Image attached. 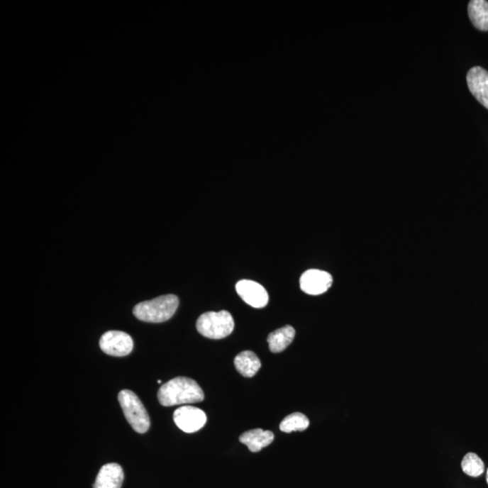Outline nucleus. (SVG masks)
Here are the masks:
<instances>
[{"label":"nucleus","instance_id":"nucleus-8","mask_svg":"<svg viewBox=\"0 0 488 488\" xmlns=\"http://www.w3.org/2000/svg\"><path fill=\"white\" fill-rule=\"evenodd\" d=\"M237 293L247 304L255 309L265 308L269 302L267 290L253 280H240L236 284Z\"/></svg>","mask_w":488,"mask_h":488},{"label":"nucleus","instance_id":"nucleus-18","mask_svg":"<svg viewBox=\"0 0 488 488\" xmlns=\"http://www.w3.org/2000/svg\"><path fill=\"white\" fill-rule=\"evenodd\" d=\"M157 384H161V381H160V380H158V381H157Z\"/></svg>","mask_w":488,"mask_h":488},{"label":"nucleus","instance_id":"nucleus-15","mask_svg":"<svg viewBox=\"0 0 488 488\" xmlns=\"http://www.w3.org/2000/svg\"><path fill=\"white\" fill-rule=\"evenodd\" d=\"M309 426V420L306 415L295 412L287 416L279 425L280 431L290 433L292 431H303Z\"/></svg>","mask_w":488,"mask_h":488},{"label":"nucleus","instance_id":"nucleus-9","mask_svg":"<svg viewBox=\"0 0 488 488\" xmlns=\"http://www.w3.org/2000/svg\"><path fill=\"white\" fill-rule=\"evenodd\" d=\"M467 82L473 96L488 110V72L480 67L471 68L467 72Z\"/></svg>","mask_w":488,"mask_h":488},{"label":"nucleus","instance_id":"nucleus-14","mask_svg":"<svg viewBox=\"0 0 488 488\" xmlns=\"http://www.w3.org/2000/svg\"><path fill=\"white\" fill-rule=\"evenodd\" d=\"M296 331L292 326H286L284 328L277 329L270 333L267 341L269 343L270 350L272 353H279L285 350L294 340Z\"/></svg>","mask_w":488,"mask_h":488},{"label":"nucleus","instance_id":"nucleus-5","mask_svg":"<svg viewBox=\"0 0 488 488\" xmlns=\"http://www.w3.org/2000/svg\"><path fill=\"white\" fill-rule=\"evenodd\" d=\"M133 340L130 335L122 331H108L100 339V348L109 355L126 356L133 350Z\"/></svg>","mask_w":488,"mask_h":488},{"label":"nucleus","instance_id":"nucleus-12","mask_svg":"<svg viewBox=\"0 0 488 488\" xmlns=\"http://www.w3.org/2000/svg\"><path fill=\"white\" fill-rule=\"evenodd\" d=\"M468 16L475 28L488 31V2L486 0H471L467 6Z\"/></svg>","mask_w":488,"mask_h":488},{"label":"nucleus","instance_id":"nucleus-3","mask_svg":"<svg viewBox=\"0 0 488 488\" xmlns=\"http://www.w3.org/2000/svg\"><path fill=\"white\" fill-rule=\"evenodd\" d=\"M197 331L211 339H222L232 334L234 321L228 311L206 312L196 322Z\"/></svg>","mask_w":488,"mask_h":488},{"label":"nucleus","instance_id":"nucleus-7","mask_svg":"<svg viewBox=\"0 0 488 488\" xmlns=\"http://www.w3.org/2000/svg\"><path fill=\"white\" fill-rule=\"evenodd\" d=\"M300 289L309 295H321L328 292L333 283L328 272L321 270H306L299 279Z\"/></svg>","mask_w":488,"mask_h":488},{"label":"nucleus","instance_id":"nucleus-17","mask_svg":"<svg viewBox=\"0 0 488 488\" xmlns=\"http://www.w3.org/2000/svg\"><path fill=\"white\" fill-rule=\"evenodd\" d=\"M487 482L488 484V470H487Z\"/></svg>","mask_w":488,"mask_h":488},{"label":"nucleus","instance_id":"nucleus-1","mask_svg":"<svg viewBox=\"0 0 488 488\" xmlns=\"http://www.w3.org/2000/svg\"><path fill=\"white\" fill-rule=\"evenodd\" d=\"M157 399L161 405L170 407L203 401L204 395L196 381L180 377L163 384L157 392Z\"/></svg>","mask_w":488,"mask_h":488},{"label":"nucleus","instance_id":"nucleus-10","mask_svg":"<svg viewBox=\"0 0 488 488\" xmlns=\"http://www.w3.org/2000/svg\"><path fill=\"white\" fill-rule=\"evenodd\" d=\"M123 479L124 473L120 465L109 463L101 468L94 488H121Z\"/></svg>","mask_w":488,"mask_h":488},{"label":"nucleus","instance_id":"nucleus-6","mask_svg":"<svg viewBox=\"0 0 488 488\" xmlns=\"http://www.w3.org/2000/svg\"><path fill=\"white\" fill-rule=\"evenodd\" d=\"M174 421L184 433H194L206 425L207 417L199 408L182 406L174 412Z\"/></svg>","mask_w":488,"mask_h":488},{"label":"nucleus","instance_id":"nucleus-4","mask_svg":"<svg viewBox=\"0 0 488 488\" xmlns=\"http://www.w3.org/2000/svg\"><path fill=\"white\" fill-rule=\"evenodd\" d=\"M118 399L125 418L133 430L138 433H147L150 427V416L137 395L130 390H122Z\"/></svg>","mask_w":488,"mask_h":488},{"label":"nucleus","instance_id":"nucleus-2","mask_svg":"<svg viewBox=\"0 0 488 488\" xmlns=\"http://www.w3.org/2000/svg\"><path fill=\"white\" fill-rule=\"evenodd\" d=\"M178 305L179 301L177 296H161L152 300L138 303L134 306L133 314L141 321L162 323L172 318Z\"/></svg>","mask_w":488,"mask_h":488},{"label":"nucleus","instance_id":"nucleus-16","mask_svg":"<svg viewBox=\"0 0 488 488\" xmlns=\"http://www.w3.org/2000/svg\"><path fill=\"white\" fill-rule=\"evenodd\" d=\"M463 472L467 476L477 477L481 476L484 471V464L477 454L467 453L461 461Z\"/></svg>","mask_w":488,"mask_h":488},{"label":"nucleus","instance_id":"nucleus-13","mask_svg":"<svg viewBox=\"0 0 488 488\" xmlns=\"http://www.w3.org/2000/svg\"><path fill=\"white\" fill-rule=\"evenodd\" d=\"M234 365L244 377H253L260 370L262 364L255 353L243 351L234 359Z\"/></svg>","mask_w":488,"mask_h":488},{"label":"nucleus","instance_id":"nucleus-11","mask_svg":"<svg viewBox=\"0 0 488 488\" xmlns=\"http://www.w3.org/2000/svg\"><path fill=\"white\" fill-rule=\"evenodd\" d=\"M274 440V434L270 431H263L262 428H256L246 431L240 435V443L246 445L252 453H259L263 448L269 446Z\"/></svg>","mask_w":488,"mask_h":488}]
</instances>
